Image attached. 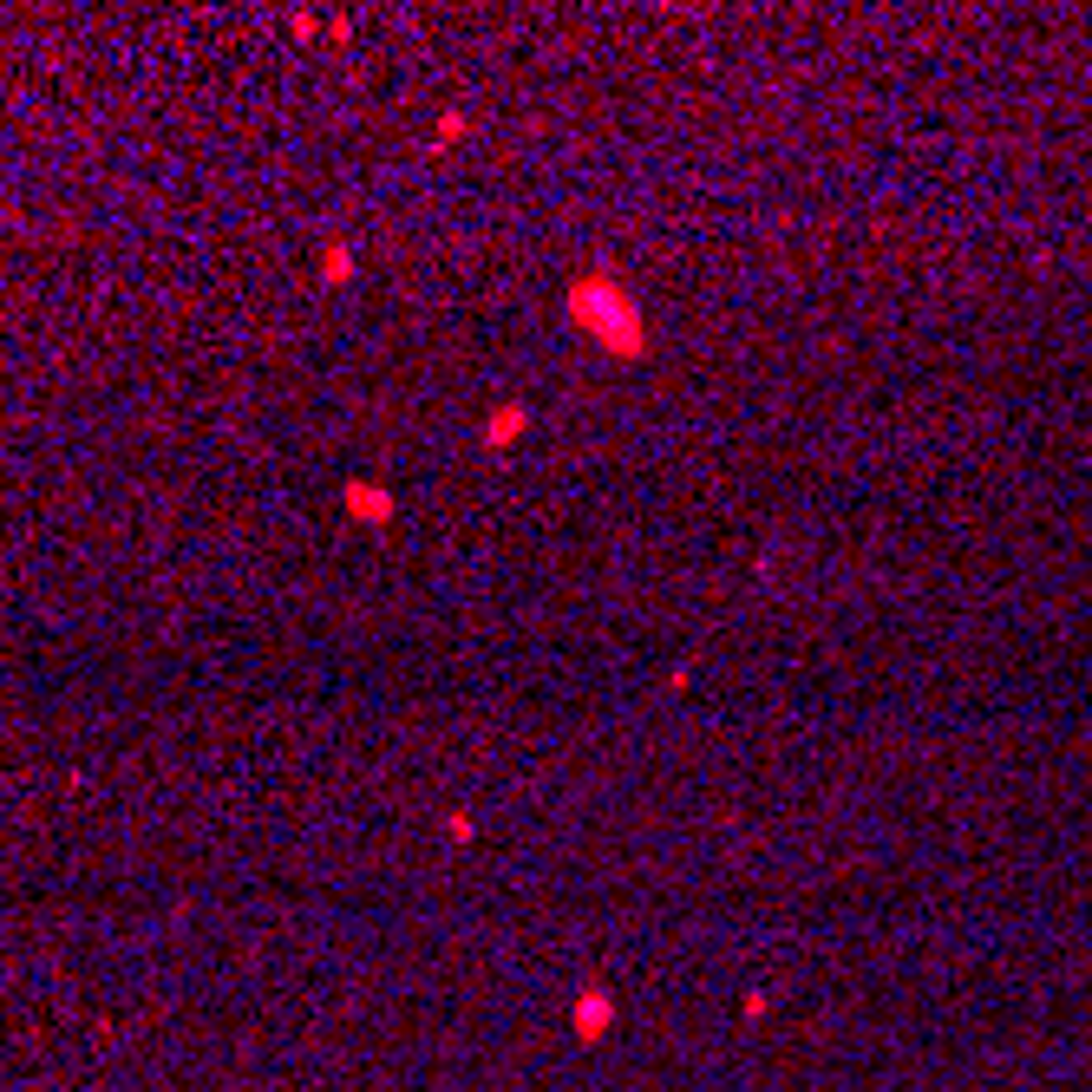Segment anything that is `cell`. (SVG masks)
<instances>
[{
	"label": "cell",
	"mask_w": 1092,
	"mask_h": 1092,
	"mask_svg": "<svg viewBox=\"0 0 1092 1092\" xmlns=\"http://www.w3.org/2000/svg\"><path fill=\"white\" fill-rule=\"evenodd\" d=\"M569 314L583 321L602 347H629V354L641 347V314H635V301L621 295L615 282H583V288L569 295Z\"/></svg>",
	"instance_id": "6da1fadb"
},
{
	"label": "cell",
	"mask_w": 1092,
	"mask_h": 1092,
	"mask_svg": "<svg viewBox=\"0 0 1092 1092\" xmlns=\"http://www.w3.org/2000/svg\"><path fill=\"white\" fill-rule=\"evenodd\" d=\"M347 510H354V517H386V498H380V484H347Z\"/></svg>",
	"instance_id": "7a4b0ae2"
},
{
	"label": "cell",
	"mask_w": 1092,
	"mask_h": 1092,
	"mask_svg": "<svg viewBox=\"0 0 1092 1092\" xmlns=\"http://www.w3.org/2000/svg\"><path fill=\"white\" fill-rule=\"evenodd\" d=\"M510 432H524V406L491 412V446H510Z\"/></svg>",
	"instance_id": "3957f363"
},
{
	"label": "cell",
	"mask_w": 1092,
	"mask_h": 1092,
	"mask_svg": "<svg viewBox=\"0 0 1092 1092\" xmlns=\"http://www.w3.org/2000/svg\"><path fill=\"white\" fill-rule=\"evenodd\" d=\"M347 269H354V255H347V249H328V262H321V275H328V282H347Z\"/></svg>",
	"instance_id": "277c9868"
}]
</instances>
